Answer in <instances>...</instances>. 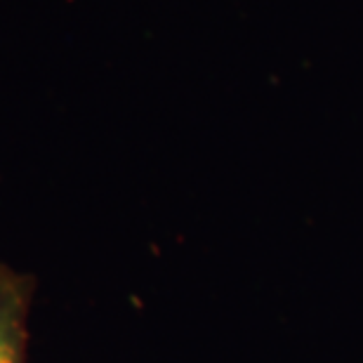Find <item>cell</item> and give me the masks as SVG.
I'll return each instance as SVG.
<instances>
[{"label":"cell","mask_w":363,"mask_h":363,"mask_svg":"<svg viewBox=\"0 0 363 363\" xmlns=\"http://www.w3.org/2000/svg\"><path fill=\"white\" fill-rule=\"evenodd\" d=\"M33 279L0 264V363H26Z\"/></svg>","instance_id":"cell-1"}]
</instances>
